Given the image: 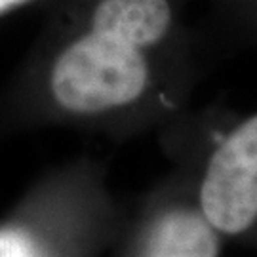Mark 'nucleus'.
Listing matches in <instances>:
<instances>
[{
  "label": "nucleus",
  "instance_id": "obj_1",
  "mask_svg": "<svg viewBox=\"0 0 257 257\" xmlns=\"http://www.w3.org/2000/svg\"><path fill=\"white\" fill-rule=\"evenodd\" d=\"M147 82L149 65L141 50L95 31L65 48L50 74L54 99L76 114L130 105L145 92Z\"/></svg>",
  "mask_w": 257,
  "mask_h": 257
},
{
  "label": "nucleus",
  "instance_id": "obj_2",
  "mask_svg": "<svg viewBox=\"0 0 257 257\" xmlns=\"http://www.w3.org/2000/svg\"><path fill=\"white\" fill-rule=\"evenodd\" d=\"M200 206L211 227L227 234L244 232L257 221V114L211 155Z\"/></svg>",
  "mask_w": 257,
  "mask_h": 257
},
{
  "label": "nucleus",
  "instance_id": "obj_5",
  "mask_svg": "<svg viewBox=\"0 0 257 257\" xmlns=\"http://www.w3.org/2000/svg\"><path fill=\"white\" fill-rule=\"evenodd\" d=\"M0 257H40L33 240L18 229H0Z\"/></svg>",
  "mask_w": 257,
  "mask_h": 257
},
{
  "label": "nucleus",
  "instance_id": "obj_6",
  "mask_svg": "<svg viewBox=\"0 0 257 257\" xmlns=\"http://www.w3.org/2000/svg\"><path fill=\"white\" fill-rule=\"evenodd\" d=\"M23 2H27V0H0V14L10 8H14V6H19Z\"/></svg>",
  "mask_w": 257,
  "mask_h": 257
},
{
  "label": "nucleus",
  "instance_id": "obj_4",
  "mask_svg": "<svg viewBox=\"0 0 257 257\" xmlns=\"http://www.w3.org/2000/svg\"><path fill=\"white\" fill-rule=\"evenodd\" d=\"M143 257H219V240L204 215L172 211L156 223Z\"/></svg>",
  "mask_w": 257,
  "mask_h": 257
},
{
  "label": "nucleus",
  "instance_id": "obj_3",
  "mask_svg": "<svg viewBox=\"0 0 257 257\" xmlns=\"http://www.w3.org/2000/svg\"><path fill=\"white\" fill-rule=\"evenodd\" d=\"M172 25L168 0H101L92 14V29L143 50L160 42Z\"/></svg>",
  "mask_w": 257,
  "mask_h": 257
}]
</instances>
